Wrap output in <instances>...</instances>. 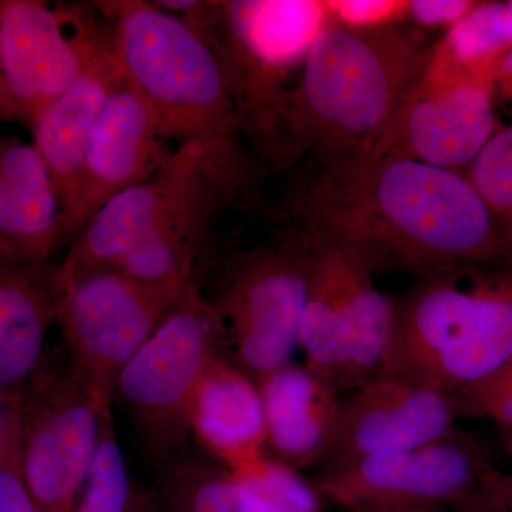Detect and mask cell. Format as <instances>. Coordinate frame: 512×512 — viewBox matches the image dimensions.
Masks as SVG:
<instances>
[{
	"label": "cell",
	"instance_id": "obj_1",
	"mask_svg": "<svg viewBox=\"0 0 512 512\" xmlns=\"http://www.w3.org/2000/svg\"><path fill=\"white\" fill-rule=\"evenodd\" d=\"M285 212L293 227L338 244L373 272L419 276L512 262V245L466 175L366 154L308 158Z\"/></svg>",
	"mask_w": 512,
	"mask_h": 512
},
{
	"label": "cell",
	"instance_id": "obj_2",
	"mask_svg": "<svg viewBox=\"0 0 512 512\" xmlns=\"http://www.w3.org/2000/svg\"><path fill=\"white\" fill-rule=\"evenodd\" d=\"M113 25L130 82L156 113L168 140L200 147L224 207H247L261 167L249 151L220 56L183 16L156 3L99 2Z\"/></svg>",
	"mask_w": 512,
	"mask_h": 512
},
{
	"label": "cell",
	"instance_id": "obj_3",
	"mask_svg": "<svg viewBox=\"0 0 512 512\" xmlns=\"http://www.w3.org/2000/svg\"><path fill=\"white\" fill-rule=\"evenodd\" d=\"M413 36L330 22L289 94L275 165L366 154L429 59Z\"/></svg>",
	"mask_w": 512,
	"mask_h": 512
},
{
	"label": "cell",
	"instance_id": "obj_4",
	"mask_svg": "<svg viewBox=\"0 0 512 512\" xmlns=\"http://www.w3.org/2000/svg\"><path fill=\"white\" fill-rule=\"evenodd\" d=\"M394 309L383 376L458 394L512 359V272L464 266L420 276Z\"/></svg>",
	"mask_w": 512,
	"mask_h": 512
},
{
	"label": "cell",
	"instance_id": "obj_5",
	"mask_svg": "<svg viewBox=\"0 0 512 512\" xmlns=\"http://www.w3.org/2000/svg\"><path fill=\"white\" fill-rule=\"evenodd\" d=\"M220 56L242 134L255 157L276 164L292 77L328 28L319 0L195 2L181 13Z\"/></svg>",
	"mask_w": 512,
	"mask_h": 512
},
{
	"label": "cell",
	"instance_id": "obj_6",
	"mask_svg": "<svg viewBox=\"0 0 512 512\" xmlns=\"http://www.w3.org/2000/svg\"><path fill=\"white\" fill-rule=\"evenodd\" d=\"M312 241L299 349L312 372L349 394L383 376L396 309L359 256L325 239Z\"/></svg>",
	"mask_w": 512,
	"mask_h": 512
},
{
	"label": "cell",
	"instance_id": "obj_7",
	"mask_svg": "<svg viewBox=\"0 0 512 512\" xmlns=\"http://www.w3.org/2000/svg\"><path fill=\"white\" fill-rule=\"evenodd\" d=\"M312 258L311 235L291 225L227 266L211 303L224 323L229 359L256 382L299 349Z\"/></svg>",
	"mask_w": 512,
	"mask_h": 512
},
{
	"label": "cell",
	"instance_id": "obj_8",
	"mask_svg": "<svg viewBox=\"0 0 512 512\" xmlns=\"http://www.w3.org/2000/svg\"><path fill=\"white\" fill-rule=\"evenodd\" d=\"M195 286L147 284L117 271L67 286L56 320L67 365L103 412L111 410L128 363Z\"/></svg>",
	"mask_w": 512,
	"mask_h": 512
},
{
	"label": "cell",
	"instance_id": "obj_9",
	"mask_svg": "<svg viewBox=\"0 0 512 512\" xmlns=\"http://www.w3.org/2000/svg\"><path fill=\"white\" fill-rule=\"evenodd\" d=\"M228 356L217 309L195 286L121 373L116 397L136 417L157 453L181 446L192 403L212 363Z\"/></svg>",
	"mask_w": 512,
	"mask_h": 512
},
{
	"label": "cell",
	"instance_id": "obj_10",
	"mask_svg": "<svg viewBox=\"0 0 512 512\" xmlns=\"http://www.w3.org/2000/svg\"><path fill=\"white\" fill-rule=\"evenodd\" d=\"M498 130L494 74L461 70L434 45L366 156L419 161L464 174Z\"/></svg>",
	"mask_w": 512,
	"mask_h": 512
},
{
	"label": "cell",
	"instance_id": "obj_11",
	"mask_svg": "<svg viewBox=\"0 0 512 512\" xmlns=\"http://www.w3.org/2000/svg\"><path fill=\"white\" fill-rule=\"evenodd\" d=\"M109 26L79 6L0 2V116L35 128L79 77Z\"/></svg>",
	"mask_w": 512,
	"mask_h": 512
},
{
	"label": "cell",
	"instance_id": "obj_12",
	"mask_svg": "<svg viewBox=\"0 0 512 512\" xmlns=\"http://www.w3.org/2000/svg\"><path fill=\"white\" fill-rule=\"evenodd\" d=\"M501 476L480 444L456 429L404 453L319 467L312 484L346 512L389 505L453 508L490 490Z\"/></svg>",
	"mask_w": 512,
	"mask_h": 512
},
{
	"label": "cell",
	"instance_id": "obj_13",
	"mask_svg": "<svg viewBox=\"0 0 512 512\" xmlns=\"http://www.w3.org/2000/svg\"><path fill=\"white\" fill-rule=\"evenodd\" d=\"M103 412L63 370H37L22 402V468L39 512H74L99 453Z\"/></svg>",
	"mask_w": 512,
	"mask_h": 512
},
{
	"label": "cell",
	"instance_id": "obj_14",
	"mask_svg": "<svg viewBox=\"0 0 512 512\" xmlns=\"http://www.w3.org/2000/svg\"><path fill=\"white\" fill-rule=\"evenodd\" d=\"M461 417L457 394L397 377H377L342 399L332 450L319 467L426 446L453 433Z\"/></svg>",
	"mask_w": 512,
	"mask_h": 512
},
{
	"label": "cell",
	"instance_id": "obj_15",
	"mask_svg": "<svg viewBox=\"0 0 512 512\" xmlns=\"http://www.w3.org/2000/svg\"><path fill=\"white\" fill-rule=\"evenodd\" d=\"M208 181L201 148L177 147L156 175L107 201L77 235L59 266L64 291L83 276L114 271L175 205Z\"/></svg>",
	"mask_w": 512,
	"mask_h": 512
},
{
	"label": "cell",
	"instance_id": "obj_16",
	"mask_svg": "<svg viewBox=\"0 0 512 512\" xmlns=\"http://www.w3.org/2000/svg\"><path fill=\"white\" fill-rule=\"evenodd\" d=\"M168 141L150 103L126 74L90 134L82 192L63 221L62 237L80 235L107 201L156 175L174 153Z\"/></svg>",
	"mask_w": 512,
	"mask_h": 512
},
{
	"label": "cell",
	"instance_id": "obj_17",
	"mask_svg": "<svg viewBox=\"0 0 512 512\" xmlns=\"http://www.w3.org/2000/svg\"><path fill=\"white\" fill-rule=\"evenodd\" d=\"M124 79L126 70L110 22L79 77L43 111L32 130L33 144L45 157L59 192L62 224L79 202L90 134Z\"/></svg>",
	"mask_w": 512,
	"mask_h": 512
},
{
	"label": "cell",
	"instance_id": "obj_18",
	"mask_svg": "<svg viewBox=\"0 0 512 512\" xmlns=\"http://www.w3.org/2000/svg\"><path fill=\"white\" fill-rule=\"evenodd\" d=\"M269 457L299 471L320 466L332 450L342 397L308 366L279 367L258 380Z\"/></svg>",
	"mask_w": 512,
	"mask_h": 512
},
{
	"label": "cell",
	"instance_id": "obj_19",
	"mask_svg": "<svg viewBox=\"0 0 512 512\" xmlns=\"http://www.w3.org/2000/svg\"><path fill=\"white\" fill-rule=\"evenodd\" d=\"M64 292L59 266L0 256V397L23 392L40 369Z\"/></svg>",
	"mask_w": 512,
	"mask_h": 512
},
{
	"label": "cell",
	"instance_id": "obj_20",
	"mask_svg": "<svg viewBox=\"0 0 512 512\" xmlns=\"http://www.w3.org/2000/svg\"><path fill=\"white\" fill-rule=\"evenodd\" d=\"M62 238V204L52 171L35 144H0V256L46 264Z\"/></svg>",
	"mask_w": 512,
	"mask_h": 512
},
{
	"label": "cell",
	"instance_id": "obj_21",
	"mask_svg": "<svg viewBox=\"0 0 512 512\" xmlns=\"http://www.w3.org/2000/svg\"><path fill=\"white\" fill-rule=\"evenodd\" d=\"M190 431L231 473L269 456L261 390L229 356L215 360L205 373L192 403Z\"/></svg>",
	"mask_w": 512,
	"mask_h": 512
},
{
	"label": "cell",
	"instance_id": "obj_22",
	"mask_svg": "<svg viewBox=\"0 0 512 512\" xmlns=\"http://www.w3.org/2000/svg\"><path fill=\"white\" fill-rule=\"evenodd\" d=\"M224 207L208 181L158 222L156 229L114 271L156 285L195 282V266L212 215Z\"/></svg>",
	"mask_w": 512,
	"mask_h": 512
},
{
	"label": "cell",
	"instance_id": "obj_23",
	"mask_svg": "<svg viewBox=\"0 0 512 512\" xmlns=\"http://www.w3.org/2000/svg\"><path fill=\"white\" fill-rule=\"evenodd\" d=\"M436 47L461 70L494 74L501 59L512 50V2H477Z\"/></svg>",
	"mask_w": 512,
	"mask_h": 512
},
{
	"label": "cell",
	"instance_id": "obj_24",
	"mask_svg": "<svg viewBox=\"0 0 512 512\" xmlns=\"http://www.w3.org/2000/svg\"><path fill=\"white\" fill-rule=\"evenodd\" d=\"M174 488L181 512H284L225 468L184 467Z\"/></svg>",
	"mask_w": 512,
	"mask_h": 512
},
{
	"label": "cell",
	"instance_id": "obj_25",
	"mask_svg": "<svg viewBox=\"0 0 512 512\" xmlns=\"http://www.w3.org/2000/svg\"><path fill=\"white\" fill-rule=\"evenodd\" d=\"M74 512H151L128 476L111 413L104 419L99 453Z\"/></svg>",
	"mask_w": 512,
	"mask_h": 512
},
{
	"label": "cell",
	"instance_id": "obj_26",
	"mask_svg": "<svg viewBox=\"0 0 512 512\" xmlns=\"http://www.w3.org/2000/svg\"><path fill=\"white\" fill-rule=\"evenodd\" d=\"M464 175L512 245V126L494 134Z\"/></svg>",
	"mask_w": 512,
	"mask_h": 512
},
{
	"label": "cell",
	"instance_id": "obj_27",
	"mask_svg": "<svg viewBox=\"0 0 512 512\" xmlns=\"http://www.w3.org/2000/svg\"><path fill=\"white\" fill-rule=\"evenodd\" d=\"M23 393L0 397V512H39L23 476Z\"/></svg>",
	"mask_w": 512,
	"mask_h": 512
},
{
	"label": "cell",
	"instance_id": "obj_28",
	"mask_svg": "<svg viewBox=\"0 0 512 512\" xmlns=\"http://www.w3.org/2000/svg\"><path fill=\"white\" fill-rule=\"evenodd\" d=\"M284 512H320L322 495L312 481L266 456L251 467L231 473Z\"/></svg>",
	"mask_w": 512,
	"mask_h": 512
},
{
	"label": "cell",
	"instance_id": "obj_29",
	"mask_svg": "<svg viewBox=\"0 0 512 512\" xmlns=\"http://www.w3.org/2000/svg\"><path fill=\"white\" fill-rule=\"evenodd\" d=\"M464 417H484L512 429V359L500 370L457 394Z\"/></svg>",
	"mask_w": 512,
	"mask_h": 512
},
{
	"label": "cell",
	"instance_id": "obj_30",
	"mask_svg": "<svg viewBox=\"0 0 512 512\" xmlns=\"http://www.w3.org/2000/svg\"><path fill=\"white\" fill-rule=\"evenodd\" d=\"M330 22L359 32L397 26L409 18V2L403 0H329Z\"/></svg>",
	"mask_w": 512,
	"mask_h": 512
},
{
	"label": "cell",
	"instance_id": "obj_31",
	"mask_svg": "<svg viewBox=\"0 0 512 512\" xmlns=\"http://www.w3.org/2000/svg\"><path fill=\"white\" fill-rule=\"evenodd\" d=\"M476 5L473 0H410L409 18L421 28L450 30Z\"/></svg>",
	"mask_w": 512,
	"mask_h": 512
},
{
	"label": "cell",
	"instance_id": "obj_32",
	"mask_svg": "<svg viewBox=\"0 0 512 512\" xmlns=\"http://www.w3.org/2000/svg\"><path fill=\"white\" fill-rule=\"evenodd\" d=\"M451 512H512V480L501 476L490 490L476 495Z\"/></svg>",
	"mask_w": 512,
	"mask_h": 512
},
{
	"label": "cell",
	"instance_id": "obj_33",
	"mask_svg": "<svg viewBox=\"0 0 512 512\" xmlns=\"http://www.w3.org/2000/svg\"><path fill=\"white\" fill-rule=\"evenodd\" d=\"M495 100H503L512 106V50L498 63L494 73Z\"/></svg>",
	"mask_w": 512,
	"mask_h": 512
},
{
	"label": "cell",
	"instance_id": "obj_34",
	"mask_svg": "<svg viewBox=\"0 0 512 512\" xmlns=\"http://www.w3.org/2000/svg\"><path fill=\"white\" fill-rule=\"evenodd\" d=\"M350 512H451V508L444 505H389V507L363 508V510Z\"/></svg>",
	"mask_w": 512,
	"mask_h": 512
}]
</instances>
